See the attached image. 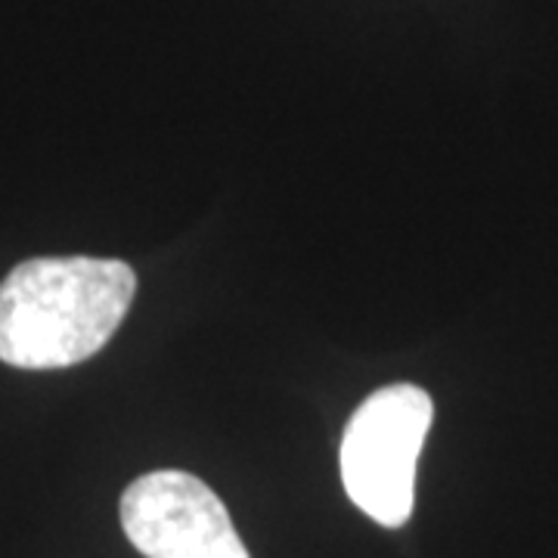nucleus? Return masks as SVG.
<instances>
[{
  "mask_svg": "<svg viewBox=\"0 0 558 558\" xmlns=\"http://www.w3.org/2000/svg\"><path fill=\"white\" fill-rule=\"evenodd\" d=\"M435 418L418 385H388L363 400L341 438V481L381 527H403L416 499V462Z\"/></svg>",
  "mask_w": 558,
  "mask_h": 558,
  "instance_id": "obj_2",
  "label": "nucleus"
},
{
  "mask_svg": "<svg viewBox=\"0 0 558 558\" xmlns=\"http://www.w3.org/2000/svg\"><path fill=\"white\" fill-rule=\"evenodd\" d=\"M137 274L116 258H32L0 282V360L62 369L94 357L116 336Z\"/></svg>",
  "mask_w": 558,
  "mask_h": 558,
  "instance_id": "obj_1",
  "label": "nucleus"
},
{
  "mask_svg": "<svg viewBox=\"0 0 558 558\" xmlns=\"http://www.w3.org/2000/svg\"><path fill=\"white\" fill-rule=\"evenodd\" d=\"M121 527L146 558H252L218 494L178 469L128 484Z\"/></svg>",
  "mask_w": 558,
  "mask_h": 558,
  "instance_id": "obj_3",
  "label": "nucleus"
}]
</instances>
